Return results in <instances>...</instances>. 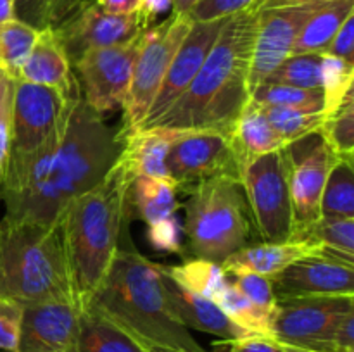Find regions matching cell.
<instances>
[{"label":"cell","mask_w":354,"mask_h":352,"mask_svg":"<svg viewBox=\"0 0 354 352\" xmlns=\"http://www.w3.org/2000/svg\"><path fill=\"white\" fill-rule=\"evenodd\" d=\"M23 304L0 297V351L16 352L23 321Z\"/></svg>","instance_id":"obj_39"},{"label":"cell","mask_w":354,"mask_h":352,"mask_svg":"<svg viewBox=\"0 0 354 352\" xmlns=\"http://www.w3.org/2000/svg\"><path fill=\"white\" fill-rule=\"evenodd\" d=\"M16 19L14 14V0H0V24Z\"/></svg>","instance_id":"obj_49"},{"label":"cell","mask_w":354,"mask_h":352,"mask_svg":"<svg viewBox=\"0 0 354 352\" xmlns=\"http://www.w3.org/2000/svg\"><path fill=\"white\" fill-rule=\"evenodd\" d=\"M304 238L324 247L354 254V217H320Z\"/></svg>","instance_id":"obj_35"},{"label":"cell","mask_w":354,"mask_h":352,"mask_svg":"<svg viewBox=\"0 0 354 352\" xmlns=\"http://www.w3.org/2000/svg\"><path fill=\"white\" fill-rule=\"evenodd\" d=\"M334 352H354V311H349L335 324L332 335Z\"/></svg>","instance_id":"obj_46"},{"label":"cell","mask_w":354,"mask_h":352,"mask_svg":"<svg viewBox=\"0 0 354 352\" xmlns=\"http://www.w3.org/2000/svg\"><path fill=\"white\" fill-rule=\"evenodd\" d=\"M99 0H48L47 7V28L57 30L62 24L68 23L82 10L95 6Z\"/></svg>","instance_id":"obj_40"},{"label":"cell","mask_w":354,"mask_h":352,"mask_svg":"<svg viewBox=\"0 0 354 352\" xmlns=\"http://www.w3.org/2000/svg\"><path fill=\"white\" fill-rule=\"evenodd\" d=\"M0 297L23 306L75 302L61 219L0 221Z\"/></svg>","instance_id":"obj_5"},{"label":"cell","mask_w":354,"mask_h":352,"mask_svg":"<svg viewBox=\"0 0 354 352\" xmlns=\"http://www.w3.org/2000/svg\"><path fill=\"white\" fill-rule=\"evenodd\" d=\"M86 302L147 349L207 352L173 314L158 264L137 251L118 248L106 276Z\"/></svg>","instance_id":"obj_4"},{"label":"cell","mask_w":354,"mask_h":352,"mask_svg":"<svg viewBox=\"0 0 354 352\" xmlns=\"http://www.w3.org/2000/svg\"><path fill=\"white\" fill-rule=\"evenodd\" d=\"M166 168L178 192L185 193L216 176L241 179L230 137L218 131H182L169 147Z\"/></svg>","instance_id":"obj_13"},{"label":"cell","mask_w":354,"mask_h":352,"mask_svg":"<svg viewBox=\"0 0 354 352\" xmlns=\"http://www.w3.org/2000/svg\"><path fill=\"white\" fill-rule=\"evenodd\" d=\"M149 242L154 248L166 252H180V224L176 216L149 226Z\"/></svg>","instance_id":"obj_41"},{"label":"cell","mask_w":354,"mask_h":352,"mask_svg":"<svg viewBox=\"0 0 354 352\" xmlns=\"http://www.w3.org/2000/svg\"><path fill=\"white\" fill-rule=\"evenodd\" d=\"M135 178L120 154L109 173L93 188L69 200L59 216L76 307L92 297L120 248L121 233L133 209Z\"/></svg>","instance_id":"obj_3"},{"label":"cell","mask_w":354,"mask_h":352,"mask_svg":"<svg viewBox=\"0 0 354 352\" xmlns=\"http://www.w3.org/2000/svg\"><path fill=\"white\" fill-rule=\"evenodd\" d=\"M142 0H99L97 6L109 14H118V16H131L138 12Z\"/></svg>","instance_id":"obj_47"},{"label":"cell","mask_w":354,"mask_h":352,"mask_svg":"<svg viewBox=\"0 0 354 352\" xmlns=\"http://www.w3.org/2000/svg\"><path fill=\"white\" fill-rule=\"evenodd\" d=\"M354 12V0H328L318 7L297 35L290 55L322 54L339 28Z\"/></svg>","instance_id":"obj_25"},{"label":"cell","mask_w":354,"mask_h":352,"mask_svg":"<svg viewBox=\"0 0 354 352\" xmlns=\"http://www.w3.org/2000/svg\"><path fill=\"white\" fill-rule=\"evenodd\" d=\"M182 135L176 130H138L124 138L121 157L137 176L169 179L166 157L173 141Z\"/></svg>","instance_id":"obj_24"},{"label":"cell","mask_w":354,"mask_h":352,"mask_svg":"<svg viewBox=\"0 0 354 352\" xmlns=\"http://www.w3.org/2000/svg\"><path fill=\"white\" fill-rule=\"evenodd\" d=\"M299 152L290 148V200H292V237L303 240L310 228L320 219V202L327 175L337 157L332 154L320 133L297 141Z\"/></svg>","instance_id":"obj_15"},{"label":"cell","mask_w":354,"mask_h":352,"mask_svg":"<svg viewBox=\"0 0 354 352\" xmlns=\"http://www.w3.org/2000/svg\"><path fill=\"white\" fill-rule=\"evenodd\" d=\"M142 41L144 31L123 43L85 52L71 66L83 99L102 117L123 106Z\"/></svg>","instance_id":"obj_9"},{"label":"cell","mask_w":354,"mask_h":352,"mask_svg":"<svg viewBox=\"0 0 354 352\" xmlns=\"http://www.w3.org/2000/svg\"><path fill=\"white\" fill-rule=\"evenodd\" d=\"M16 79L0 71V186L6 179L12 145V107Z\"/></svg>","instance_id":"obj_36"},{"label":"cell","mask_w":354,"mask_h":352,"mask_svg":"<svg viewBox=\"0 0 354 352\" xmlns=\"http://www.w3.org/2000/svg\"><path fill=\"white\" fill-rule=\"evenodd\" d=\"M75 92L71 95H64L50 86L33 85L28 81L16 83L9 162L30 157L57 133L68 116Z\"/></svg>","instance_id":"obj_12"},{"label":"cell","mask_w":354,"mask_h":352,"mask_svg":"<svg viewBox=\"0 0 354 352\" xmlns=\"http://www.w3.org/2000/svg\"><path fill=\"white\" fill-rule=\"evenodd\" d=\"M185 235L196 259L221 264L228 255L249 245L251 213L239 178L216 176L189 193Z\"/></svg>","instance_id":"obj_6"},{"label":"cell","mask_w":354,"mask_h":352,"mask_svg":"<svg viewBox=\"0 0 354 352\" xmlns=\"http://www.w3.org/2000/svg\"><path fill=\"white\" fill-rule=\"evenodd\" d=\"M171 278L192 292L214 300L227 285L228 275L220 264L204 259H189L180 266H162Z\"/></svg>","instance_id":"obj_30"},{"label":"cell","mask_w":354,"mask_h":352,"mask_svg":"<svg viewBox=\"0 0 354 352\" xmlns=\"http://www.w3.org/2000/svg\"><path fill=\"white\" fill-rule=\"evenodd\" d=\"M230 144L241 175L258 157L289 145L270 126L263 107L252 102H249L239 116L230 133Z\"/></svg>","instance_id":"obj_22"},{"label":"cell","mask_w":354,"mask_h":352,"mask_svg":"<svg viewBox=\"0 0 354 352\" xmlns=\"http://www.w3.org/2000/svg\"><path fill=\"white\" fill-rule=\"evenodd\" d=\"M280 345V352H306V351H301V349H294V347H289V345Z\"/></svg>","instance_id":"obj_50"},{"label":"cell","mask_w":354,"mask_h":352,"mask_svg":"<svg viewBox=\"0 0 354 352\" xmlns=\"http://www.w3.org/2000/svg\"><path fill=\"white\" fill-rule=\"evenodd\" d=\"M192 21L187 16L169 14L156 26L144 30V41L133 66L130 88H128L123 109V121L120 131L123 138L140 128L147 117L156 95L162 85L169 64L183 38L189 33Z\"/></svg>","instance_id":"obj_7"},{"label":"cell","mask_w":354,"mask_h":352,"mask_svg":"<svg viewBox=\"0 0 354 352\" xmlns=\"http://www.w3.org/2000/svg\"><path fill=\"white\" fill-rule=\"evenodd\" d=\"M354 90L342 99V102L325 116V123L318 131L332 154L342 161L354 162Z\"/></svg>","instance_id":"obj_31"},{"label":"cell","mask_w":354,"mask_h":352,"mask_svg":"<svg viewBox=\"0 0 354 352\" xmlns=\"http://www.w3.org/2000/svg\"><path fill=\"white\" fill-rule=\"evenodd\" d=\"M120 126H109L83 99L80 86L57 133L30 157L10 161L0 199L9 221L50 224L69 200L93 188L123 150Z\"/></svg>","instance_id":"obj_1"},{"label":"cell","mask_w":354,"mask_h":352,"mask_svg":"<svg viewBox=\"0 0 354 352\" xmlns=\"http://www.w3.org/2000/svg\"><path fill=\"white\" fill-rule=\"evenodd\" d=\"M322 245L308 240H286V242H261V244L245 245L221 262V269L230 275L254 273L263 276H275L294 261L306 255L317 254Z\"/></svg>","instance_id":"obj_20"},{"label":"cell","mask_w":354,"mask_h":352,"mask_svg":"<svg viewBox=\"0 0 354 352\" xmlns=\"http://www.w3.org/2000/svg\"><path fill=\"white\" fill-rule=\"evenodd\" d=\"M158 271L169 307L183 326H187L189 330L194 328V330L204 331V333L216 335L223 340H235V338L254 335L235 324L214 300L192 292L180 282H176L175 278H171L165 271L162 264H158Z\"/></svg>","instance_id":"obj_19"},{"label":"cell","mask_w":354,"mask_h":352,"mask_svg":"<svg viewBox=\"0 0 354 352\" xmlns=\"http://www.w3.org/2000/svg\"><path fill=\"white\" fill-rule=\"evenodd\" d=\"M151 352H173V351H165V349H149Z\"/></svg>","instance_id":"obj_51"},{"label":"cell","mask_w":354,"mask_h":352,"mask_svg":"<svg viewBox=\"0 0 354 352\" xmlns=\"http://www.w3.org/2000/svg\"><path fill=\"white\" fill-rule=\"evenodd\" d=\"M40 31L19 19L0 24V71L19 81L21 69Z\"/></svg>","instance_id":"obj_28"},{"label":"cell","mask_w":354,"mask_h":352,"mask_svg":"<svg viewBox=\"0 0 354 352\" xmlns=\"http://www.w3.org/2000/svg\"><path fill=\"white\" fill-rule=\"evenodd\" d=\"M168 12H173V0H142L137 12L140 28L149 30V28L156 26L158 23H161L159 19Z\"/></svg>","instance_id":"obj_45"},{"label":"cell","mask_w":354,"mask_h":352,"mask_svg":"<svg viewBox=\"0 0 354 352\" xmlns=\"http://www.w3.org/2000/svg\"><path fill=\"white\" fill-rule=\"evenodd\" d=\"M223 23L225 19L192 23L189 33L183 38L182 45L176 50L171 64H169L168 72H166L165 79H162V85L159 88L158 95H156L154 104H152L147 117H145L138 130H145V128L151 126L189 88L190 83L194 81V78L199 72L201 66L206 61L207 54L213 48Z\"/></svg>","instance_id":"obj_16"},{"label":"cell","mask_w":354,"mask_h":352,"mask_svg":"<svg viewBox=\"0 0 354 352\" xmlns=\"http://www.w3.org/2000/svg\"><path fill=\"white\" fill-rule=\"evenodd\" d=\"M75 352H151L127 330L104 316L92 304L78 307Z\"/></svg>","instance_id":"obj_23"},{"label":"cell","mask_w":354,"mask_h":352,"mask_svg":"<svg viewBox=\"0 0 354 352\" xmlns=\"http://www.w3.org/2000/svg\"><path fill=\"white\" fill-rule=\"evenodd\" d=\"M325 2H327V0H325Z\"/></svg>","instance_id":"obj_52"},{"label":"cell","mask_w":354,"mask_h":352,"mask_svg":"<svg viewBox=\"0 0 354 352\" xmlns=\"http://www.w3.org/2000/svg\"><path fill=\"white\" fill-rule=\"evenodd\" d=\"M259 6L225 19L199 72L180 99L145 130L218 131L230 137L251 99L252 43Z\"/></svg>","instance_id":"obj_2"},{"label":"cell","mask_w":354,"mask_h":352,"mask_svg":"<svg viewBox=\"0 0 354 352\" xmlns=\"http://www.w3.org/2000/svg\"><path fill=\"white\" fill-rule=\"evenodd\" d=\"M19 81L50 86L64 95H71L78 86L71 62L50 28L38 33L37 41L21 69Z\"/></svg>","instance_id":"obj_21"},{"label":"cell","mask_w":354,"mask_h":352,"mask_svg":"<svg viewBox=\"0 0 354 352\" xmlns=\"http://www.w3.org/2000/svg\"><path fill=\"white\" fill-rule=\"evenodd\" d=\"M324 3L325 0H266L259 6L249 92L265 81L266 76L289 57L301 28Z\"/></svg>","instance_id":"obj_11"},{"label":"cell","mask_w":354,"mask_h":352,"mask_svg":"<svg viewBox=\"0 0 354 352\" xmlns=\"http://www.w3.org/2000/svg\"><path fill=\"white\" fill-rule=\"evenodd\" d=\"M349 311H354V295L280 299L272 338L306 352H334L332 335L335 324Z\"/></svg>","instance_id":"obj_10"},{"label":"cell","mask_w":354,"mask_h":352,"mask_svg":"<svg viewBox=\"0 0 354 352\" xmlns=\"http://www.w3.org/2000/svg\"><path fill=\"white\" fill-rule=\"evenodd\" d=\"M266 0H197L189 12V19L192 23L227 19L254 6H263Z\"/></svg>","instance_id":"obj_38"},{"label":"cell","mask_w":354,"mask_h":352,"mask_svg":"<svg viewBox=\"0 0 354 352\" xmlns=\"http://www.w3.org/2000/svg\"><path fill=\"white\" fill-rule=\"evenodd\" d=\"M196 3L197 0H173V14L189 17V12Z\"/></svg>","instance_id":"obj_48"},{"label":"cell","mask_w":354,"mask_h":352,"mask_svg":"<svg viewBox=\"0 0 354 352\" xmlns=\"http://www.w3.org/2000/svg\"><path fill=\"white\" fill-rule=\"evenodd\" d=\"M320 217H354V164L335 159L327 175Z\"/></svg>","instance_id":"obj_27"},{"label":"cell","mask_w":354,"mask_h":352,"mask_svg":"<svg viewBox=\"0 0 354 352\" xmlns=\"http://www.w3.org/2000/svg\"><path fill=\"white\" fill-rule=\"evenodd\" d=\"M265 81L290 85L297 88L322 90L324 85V54L289 55Z\"/></svg>","instance_id":"obj_34"},{"label":"cell","mask_w":354,"mask_h":352,"mask_svg":"<svg viewBox=\"0 0 354 352\" xmlns=\"http://www.w3.org/2000/svg\"><path fill=\"white\" fill-rule=\"evenodd\" d=\"M249 102L259 107H292V109L324 110L325 99L322 90L297 88L290 85L263 81L251 92Z\"/></svg>","instance_id":"obj_32"},{"label":"cell","mask_w":354,"mask_h":352,"mask_svg":"<svg viewBox=\"0 0 354 352\" xmlns=\"http://www.w3.org/2000/svg\"><path fill=\"white\" fill-rule=\"evenodd\" d=\"M16 352H75L78 307L71 300L23 306Z\"/></svg>","instance_id":"obj_17"},{"label":"cell","mask_w":354,"mask_h":352,"mask_svg":"<svg viewBox=\"0 0 354 352\" xmlns=\"http://www.w3.org/2000/svg\"><path fill=\"white\" fill-rule=\"evenodd\" d=\"M270 126L287 144H294L318 133L325 123L324 110L292 109V107H263Z\"/></svg>","instance_id":"obj_33"},{"label":"cell","mask_w":354,"mask_h":352,"mask_svg":"<svg viewBox=\"0 0 354 352\" xmlns=\"http://www.w3.org/2000/svg\"><path fill=\"white\" fill-rule=\"evenodd\" d=\"M131 204L147 226H152L176 216L178 188L171 179L137 176L131 185Z\"/></svg>","instance_id":"obj_26"},{"label":"cell","mask_w":354,"mask_h":352,"mask_svg":"<svg viewBox=\"0 0 354 352\" xmlns=\"http://www.w3.org/2000/svg\"><path fill=\"white\" fill-rule=\"evenodd\" d=\"M289 145L261 155L241 175L249 213L265 242H286L292 237Z\"/></svg>","instance_id":"obj_8"},{"label":"cell","mask_w":354,"mask_h":352,"mask_svg":"<svg viewBox=\"0 0 354 352\" xmlns=\"http://www.w3.org/2000/svg\"><path fill=\"white\" fill-rule=\"evenodd\" d=\"M225 352H280V345L268 335H248L235 340L221 342Z\"/></svg>","instance_id":"obj_44"},{"label":"cell","mask_w":354,"mask_h":352,"mask_svg":"<svg viewBox=\"0 0 354 352\" xmlns=\"http://www.w3.org/2000/svg\"><path fill=\"white\" fill-rule=\"evenodd\" d=\"M235 289L244 293L254 306L263 309L265 313L275 316L277 307H279V299L273 290L272 280L268 276L254 275V273H241V275H230ZM275 320V317H273Z\"/></svg>","instance_id":"obj_37"},{"label":"cell","mask_w":354,"mask_h":352,"mask_svg":"<svg viewBox=\"0 0 354 352\" xmlns=\"http://www.w3.org/2000/svg\"><path fill=\"white\" fill-rule=\"evenodd\" d=\"M324 54L337 57L354 66V12L342 23V26L339 28V31L332 38Z\"/></svg>","instance_id":"obj_42"},{"label":"cell","mask_w":354,"mask_h":352,"mask_svg":"<svg viewBox=\"0 0 354 352\" xmlns=\"http://www.w3.org/2000/svg\"><path fill=\"white\" fill-rule=\"evenodd\" d=\"M277 299L315 295H354V254L332 247L318 248L272 276Z\"/></svg>","instance_id":"obj_14"},{"label":"cell","mask_w":354,"mask_h":352,"mask_svg":"<svg viewBox=\"0 0 354 352\" xmlns=\"http://www.w3.org/2000/svg\"><path fill=\"white\" fill-rule=\"evenodd\" d=\"M52 31L73 66L85 52L123 43L144 30L140 28L137 14H109L95 3Z\"/></svg>","instance_id":"obj_18"},{"label":"cell","mask_w":354,"mask_h":352,"mask_svg":"<svg viewBox=\"0 0 354 352\" xmlns=\"http://www.w3.org/2000/svg\"><path fill=\"white\" fill-rule=\"evenodd\" d=\"M48 0H14L16 19L30 24L35 30H47Z\"/></svg>","instance_id":"obj_43"},{"label":"cell","mask_w":354,"mask_h":352,"mask_svg":"<svg viewBox=\"0 0 354 352\" xmlns=\"http://www.w3.org/2000/svg\"><path fill=\"white\" fill-rule=\"evenodd\" d=\"M214 302L242 330L254 335H268V337H272L273 317L275 316L254 306L244 293L235 289L230 280L223 286V290L218 293Z\"/></svg>","instance_id":"obj_29"}]
</instances>
